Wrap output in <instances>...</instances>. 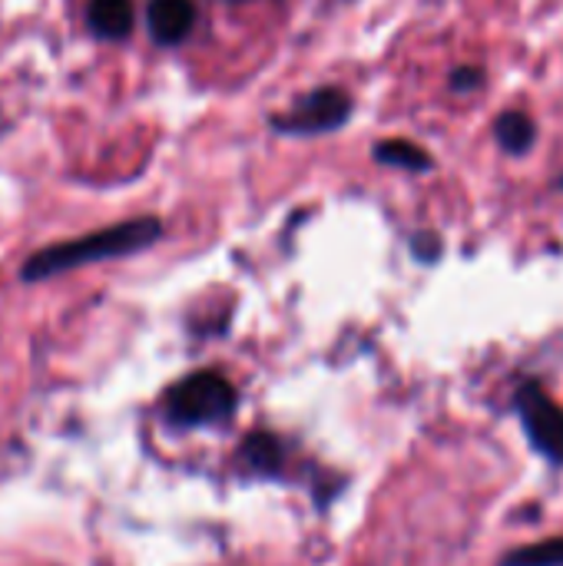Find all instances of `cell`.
<instances>
[{"label":"cell","instance_id":"9c48e42d","mask_svg":"<svg viewBox=\"0 0 563 566\" xmlns=\"http://www.w3.org/2000/svg\"><path fill=\"white\" fill-rule=\"evenodd\" d=\"M372 156L385 166H398V169H411V172L431 169V156L425 149H418L415 143H405V139H385L372 149Z\"/></svg>","mask_w":563,"mask_h":566},{"label":"cell","instance_id":"6da1fadb","mask_svg":"<svg viewBox=\"0 0 563 566\" xmlns=\"http://www.w3.org/2000/svg\"><path fill=\"white\" fill-rule=\"evenodd\" d=\"M159 235H163V226L156 219L119 222V226L100 229L93 235H83V239H73V242H60V245L40 249L37 255L27 259L23 279L27 282H40V279L56 275V272H70V269H80V265H90V262L133 255L139 249H149Z\"/></svg>","mask_w":563,"mask_h":566},{"label":"cell","instance_id":"30bf717a","mask_svg":"<svg viewBox=\"0 0 563 566\" xmlns=\"http://www.w3.org/2000/svg\"><path fill=\"white\" fill-rule=\"evenodd\" d=\"M501 566H563V537H551L508 554Z\"/></svg>","mask_w":563,"mask_h":566},{"label":"cell","instance_id":"8fae6325","mask_svg":"<svg viewBox=\"0 0 563 566\" xmlns=\"http://www.w3.org/2000/svg\"><path fill=\"white\" fill-rule=\"evenodd\" d=\"M451 86L455 90H475V86H481V70H475V66H465V70H455L451 73Z\"/></svg>","mask_w":563,"mask_h":566},{"label":"cell","instance_id":"7c38bea8","mask_svg":"<svg viewBox=\"0 0 563 566\" xmlns=\"http://www.w3.org/2000/svg\"><path fill=\"white\" fill-rule=\"evenodd\" d=\"M229 3H249V0H229Z\"/></svg>","mask_w":563,"mask_h":566},{"label":"cell","instance_id":"ba28073f","mask_svg":"<svg viewBox=\"0 0 563 566\" xmlns=\"http://www.w3.org/2000/svg\"><path fill=\"white\" fill-rule=\"evenodd\" d=\"M494 133H498V143H501L508 153H514V156L528 153V149L534 146V136H538L534 119H531L528 113H521V109H511V113L498 116Z\"/></svg>","mask_w":563,"mask_h":566},{"label":"cell","instance_id":"8992f818","mask_svg":"<svg viewBox=\"0 0 563 566\" xmlns=\"http://www.w3.org/2000/svg\"><path fill=\"white\" fill-rule=\"evenodd\" d=\"M86 23L100 40H123L133 30V0H90Z\"/></svg>","mask_w":563,"mask_h":566},{"label":"cell","instance_id":"5b68a950","mask_svg":"<svg viewBox=\"0 0 563 566\" xmlns=\"http://www.w3.org/2000/svg\"><path fill=\"white\" fill-rule=\"evenodd\" d=\"M196 23V3L192 0H149L146 7V27L156 43H183L192 33Z\"/></svg>","mask_w":563,"mask_h":566},{"label":"cell","instance_id":"52a82bcc","mask_svg":"<svg viewBox=\"0 0 563 566\" xmlns=\"http://www.w3.org/2000/svg\"><path fill=\"white\" fill-rule=\"evenodd\" d=\"M239 458H242L246 471H252L259 478H275L282 471V444L275 434H265V431L249 434Z\"/></svg>","mask_w":563,"mask_h":566},{"label":"cell","instance_id":"3957f363","mask_svg":"<svg viewBox=\"0 0 563 566\" xmlns=\"http://www.w3.org/2000/svg\"><path fill=\"white\" fill-rule=\"evenodd\" d=\"M518 415L528 431V441L534 451H541L548 461L563 464V408L548 398L541 385H524L518 391Z\"/></svg>","mask_w":563,"mask_h":566},{"label":"cell","instance_id":"277c9868","mask_svg":"<svg viewBox=\"0 0 563 566\" xmlns=\"http://www.w3.org/2000/svg\"><path fill=\"white\" fill-rule=\"evenodd\" d=\"M352 113V103L342 90L335 86H322L302 99L292 103V109L285 116H275V129L282 133H295V136H315V133H329L338 129Z\"/></svg>","mask_w":563,"mask_h":566},{"label":"cell","instance_id":"7a4b0ae2","mask_svg":"<svg viewBox=\"0 0 563 566\" xmlns=\"http://www.w3.org/2000/svg\"><path fill=\"white\" fill-rule=\"evenodd\" d=\"M236 411V388L216 371H196L169 388L166 418L176 428H212Z\"/></svg>","mask_w":563,"mask_h":566}]
</instances>
